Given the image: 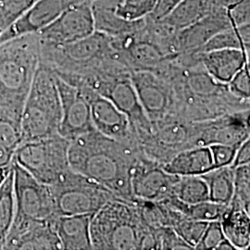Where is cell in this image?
Segmentation results:
<instances>
[{
    "instance_id": "cell-1",
    "label": "cell",
    "mask_w": 250,
    "mask_h": 250,
    "mask_svg": "<svg viewBox=\"0 0 250 250\" xmlns=\"http://www.w3.org/2000/svg\"><path fill=\"white\" fill-rule=\"evenodd\" d=\"M155 73L170 83L175 115L189 122L210 120L250 109V99L234 96L228 84L215 80L201 62L183 66L172 58Z\"/></svg>"
},
{
    "instance_id": "cell-2",
    "label": "cell",
    "mask_w": 250,
    "mask_h": 250,
    "mask_svg": "<svg viewBox=\"0 0 250 250\" xmlns=\"http://www.w3.org/2000/svg\"><path fill=\"white\" fill-rule=\"evenodd\" d=\"M140 153L94 129L70 141L68 159L72 170L99 183L117 198L134 202L131 174Z\"/></svg>"
},
{
    "instance_id": "cell-3",
    "label": "cell",
    "mask_w": 250,
    "mask_h": 250,
    "mask_svg": "<svg viewBox=\"0 0 250 250\" xmlns=\"http://www.w3.org/2000/svg\"><path fill=\"white\" fill-rule=\"evenodd\" d=\"M93 250H157L156 227L147 224L138 205L112 199L92 215Z\"/></svg>"
},
{
    "instance_id": "cell-4",
    "label": "cell",
    "mask_w": 250,
    "mask_h": 250,
    "mask_svg": "<svg viewBox=\"0 0 250 250\" xmlns=\"http://www.w3.org/2000/svg\"><path fill=\"white\" fill-rule=\"evenodd\" d=\"M39 62L37 34L0 44V111L19 122Z\"/></svg>"
},
{
    "instance_id": "cell-5",
    "label": "cell",
    "mask_w": 250,
    "mask_h": 250,
    "mask_svg": "<svg viewBox=\"0 0 250 250\" xmlns=\"http://www.w3.org/2000/svg\"><path fill=\"white\" fill-rule=\"evenodd\" d=\"M61 120L62 104L55 74L39 62L21 115V143L59 134Z\"/></svg>"
},
{
    "instance_id": "cell-6",
    "label": "cell",
    "mask_w": 250,
    "mask_h": 250,
    "mask_svg": "<svg viewBox=\"0 0 250 250\" xmlns=\"http://www.w3.org/2000/svg\"><path fill=\"white\" fill-rule=\"evenodd\" d=\"M48 187L56 216L94 214L117 198L107 188L72 169Z\"/></svg>"
},
{
    "instance_id": "cell-7",
    "label": "cell",
    "mask_w": 250,
    "mask_h": 250,
    "mask_svg": "<svg viewBox=\"0 0 250 250\" xmlns=\"http://www.w3.org/2000/svg\"><path fill=\"white\" fill-rule=\"evenodd\" d=\"M70 141L59 134L21 143L14 152V161L40 183L51 186L71 169L68 159Z\"/></svg>"
},
{
    "instance_id": "cell-8",
    "label": "cell",
    "mask_w": 250,
    "mask_h": 250,
    "mask_svg": "<svg viewBox=\"0 0 250 250\" xmlns=\"http://www.w3.org/2000/svg\"><path fill=\"white\" fill-rule=\"evenodd\" d=\"M151 124L149 133L140 141V149L162 166L179 152L199 146L197 122L170 115Z\"/></svg>"
},
{
    "instance_id": "cell-9",
    "label": "cell",
    "mask_w": 250,
    "mask_h": 250,
    "mask_svg": "<svg viewBox=\"0 0 250 250\" xmlns=\"http://www.w3.org/2000/svg\"><path fill=\"white\" fill-rule=\"evenodd\" d=\"M62 104L59 134L71 141L94 130L91 119L90 99L94 91L86 86H74L55 75Z\"/></svg>"
},
{
    "instance_id": "cell-10",
    "label": "cell",
    "mask_w": 250,
    "mask_h": 250,
    "mask_svg": "<svg viewBox=\"0 0 250 250\" xmlns=\"http://www.w3.org/2000/svg\"><path fill=\"white\" fill-rule=\"evenodd\" d=\"M13 172L16 203L14 218L44 221L56 216L49 187L37 181L15 161Z\"/></svg>"
},
{
    "instance_id": "cell-11",
    "label": "cell",
    "mask_w": 250,
    "mask_h": 250,
    "mask_svg": "<svg viewBox=\"0 0 250 250\" xmlns=\"http://www.w3.org/2000/svg\"><path fill=\"white\" fill-rule=\"evenodd\" d=\"M95 32L91 2L68 7L49 25L37 35L42 43L62 45L85 38Z\"/></svg>"
},
{
    "instance_id": "cell-12",
    "label": "cell",
    "mask_w": 250,
    "mask_h": 250,
    "mask_svg": "<svg viewBox=\"0 0 250 250\" xmlns=\"http://www.w3.org/2000/svg\"><path fill=\"white\" fill-rule=\"evenodd\" d=\"M179 175L170 174L163 166L140 153L131 174L134 200L159 202L172 196V188Z\"/></svg>"
},
{
    "instance_id": "cell-13",
    "label": "cell",
    "mask_w": 250,
    "mask_h": 250,
    "mask_svg": "<svg viewBox=\"0 0 250 250\" xmlns=\"http://www.w3.org/2000/svg\"><path fill=\"white\" fill-rule=\"evenodd\" d=\"M131 80L146 116L157 122L175 115V102L170 83L151 72H133Z\"/></svg>"
},
{
    "instance_id": "cell-14",
    "label": "cell",
    "mask_w": 250,
    "mask_h": 250,
    "mask_svg": "<svg viewBox=\"0 0 250 250\" xmlns=\"http://www.w3.org/2000/svg\"><path fill=\"white\" fill-rule=\"evenodd\" d=\"M98 94L110 100L127 116L140 146V141L149 133L152 124L144 111L131 80V75L107 81L100 86Z\"/></svg>"
},
{
    "instance_id": "cell-15",
    "label": "cell",
    "mask_w": 250,
    "mask_h": 250,
    "mask_svg": "<svg viewBox=\"0 0 250 250\" xmlns=\"http://www.w3.org/2000/svg\"><path fill=\"white\" fill-rule=\"evenodd\" d=\"M53 218L44 221L14 218L2 250H62Z\"/></svg>"
},
{
    "instance_id": "cell-16",
    "label": "cell",
    "mask_w": 250,
    "mask_h": 250,
    "mask_svg": "<svg viewBox=\"0 0 250 250\" xmlns=\"http://www.w3.org/2000/svg\"><path fill=\"white\" fill-rule=\"evenodd\" d=\"M250 109L197 122L199 146L241 145L250 138Z\"/></svg>"
},
{
    "instance_id": "cell-17",
    "label": "cell",
    "mask_w": 250,
    "mask_h": 250,
    "mask_svg": "<svg viewBox=\"0 0 250 250\" xmlns=\"http://www.w3.org/2000/svg\"><path fill=\"white\" fill-rule=\"evenodd\" d=\"M90 108L92 123L97 131L118 142L140 149L128 118L110 100L94 92L90 99Z\"/></svg>"
},
{
    "instance_id": "cell-18",
    "label": "cell",
    "mask_w": 250,
    "mask_h": 250,
    "mask_svg": "<svg viewBox=\"0 0 250 250\" xmlns=\"http://www.w3.org/2000/svg\"><path fill=\"white\" fill-rule=\"evenodd\" d=\"M72 5L74 4L71 0H38L22 16L2 32L0 44L16 37L39 33Z\"/></svg>"
},
{
    "instance_id": "cell-19",
    "label": "cell",
    "mask_w": 250,
    "mask_h": 250,
    "mask_svg": "<svg viewBox=\"0 0 250 250\" xmlns=\"http://www.w3.org/2000/svg\"><path fill=\"white\" fill-rule=\"evenodd\" d=\"M232 27L224 9H214L197 22L179 31L175 42L177 53H198L216 34Z\"/></svg>"
},
{
    "instance_id": "cell-20",
    "label": "cell",
    "mask_w": 250,
    "mask_h": 250,
    "mask_svg": "<svg viewBox=\"0 0 250 250\" xmlns=\"http://www.w3.org/2000/svg\"><path fill=\"white\" fill-rule=\"evenodd\" d=\"M199 59L208 73L223 83H228L246 64L250 63L249 54L234 48L199 52Z\"/></svg>"
},
{
    "instance_id": "cell-21",
    "label": "cell",
    "mask_w": 250,
    "mask_h": 250,
    "mask_svg": "<svg viewBox=\"0 0 250 250\" xmlns=\"http://www.w3.org/2000/svg\"><path fill=\"white\" fill-rule=\"evenodd\" d=\"M116 0H94L91 8L95 31L110 37H120L133 34L145 25L146 18L138 21H126L115 12Z\"/></svg>"
},
{
    "instance_id": "cell-22",
    "label": "cell",
    "mask_w": 250,
    "mask_h": 250,
    "mask_svg": "<svg viewBox=\"0 0 250 250\" xmlns=\"http://www.w3.org/2000/svg\"><path fill=\"white\" fill-rule=\"evenodd\" d=\"M93 214L55 216L54 227L62 250H93L90 223Z\"/></svg>"
},
{
    "instance_id": "cell-23",
    "label": "cell",
    "mask_w": 250,
    "mask_h": 250,
    "mask_svg": "<svg viewBox=\"0 0 250 250\" xmlns=\"http://www.w3.org/2000/svg\"><path fill=\"white\" fill-rule=\"evenodd\" d=\"M163 169L179 176L202 175L214 169L211 152L208 146H197L179 152Z\"/></svg>"
},
{
    "instance_id": "cell-24",
    "label": "cell",
    "mask_w": 250,
    "mask_h": 250,
    "mask_svg": "<svg viewBox=\"0 0 250 250\" xmlns=\"http://www.w3.org/2000/svg\"><path fill=\"white\" fill-rule=\"evenodd\" d=\"M224 236L236 250H249L250 246V213L232 199L221 218Z\"/></svg>"
},
{
    "instance_id": "cell-25",
    "label": "cell",
    "mask_w": 250,
    "mask_h": 250,
    "mask_svg": "<svg viewBox=\"0 0 250 250\" xmlns=\"http://www.w3.org/2000/svg\"><path fill=\"white\" fill-rule=\"evenodd\" d=\"M211 10V0H182L159 21L171 31L178 33L209 14Z\"/></svg>"
},
{
    "instance_id": "cell-26",
    "label": "cell",
    "mask_w": 250,
    "mask_h": 250,
    "mask_svg": "<svg viewBox=\"0 0 250 250\" xmlns=\"http://www.w3.org/2000/svg\"><path fill=\"white\" fill-rule=\"evenodd\" d=\"M199 176L208 186L210 201L229 205L233 195L234 169L232 166L216 168Z\"/></svg>"
},
{
    "instance_id": "cell-27",
    "label": "cell",
    "mask_w": 250,
    "mask_h": 250,
    "mask_svg": "<svg viewBox=\"0 0 250 250\" xmlns=\"http://www.w3.org/2000/svg\"><path fill=\"white\" fill-rule=\"evenodd\" d=\"M16 213L13 167L0 186V246L5 240Z\"/></svg>"
},
{
    "instance_id": "cell-28",
    "label": "cell",
    "mask_w": 250,
    "mask_h": 250,
    "mask_svg": "<svg viewBox=\"0 0 250 250\" xmlns=\"http://www.w3.org/2000/svg\"><path fill=\"white\" fill-rule=\"evenodd\" d=\"M171 206L188 219L212 222L221 220L228 205H223L215 203L210 200L199 202L196 204H188L177 197H173L170 199Z\"/></svg>"
},
{
    "instance_id": "cell-29",
    "label": "cell",
    "mask_w": 250,
    "mask_h": 250,
    "mask_svg": "<svg viewBox=\"0 0 250 250\" xmlns=\"http://www.w3.org/2000/svg\"><path fill=\"white\" fill-rule=\"evenodd\" d=\"M172 196L188 204L209 200L208 186L199 175L179 176L172 188Z\"/></svg>"
},
{
    "instance_id": "cell-30",
    "label": "cell",
    "mask_w": 250,
    "mask_h": 250,
    "mask_svg": "<svg viewBox=\"0 0 250 250\" xmlns=\"http://www.w3.org/2000/svg\"><path fill=\"white\" fill-rule=\"evenodd\" d=\"M157 2L158 0H116L115 12L126 21H138L149 16Z\"/></svg>"
},
{
    "instance_id": "cell-31",
    "label": "cell",
    "mask_w": 250,
    "mask_h": 250,
    "mask_svg": "<svg viewBox=\"0 0 250 250\" xmlns=\"http://www.w3.org/2000/svg\"><path fill=\"white\" fill-rule=\"evenodd\" d=\"M228 48L241 49L250 56V54L248 53V51L246 50L245 46L242 43L241 38L237 32L236 26L228 28L226 30L221 31L218 34H216L199 49L198 53L220 50V49H228Z\"/></svg>"
},
{
    "instance_id": "cell-32",
    "label": "cell",
    "mask_w": 250,
    "mask_h": 250,
    "mask_svg": "<svg viewBox=\"0 0 250 250\" xmlns=\"http://www.w3.org/2000/svg\"><path fill=\"white\" fill-rule=\"evenodd\" d=\"M232 198L250 213V164L234 168Z\"/></svg>"
},
{
    "instance_id": "cell-33",
    "label": "cell",
    "mask_w": 250,
    "mask_h": 250,
    "mask_svg": "<svg viewBox=\"0 0 250 250\" xmlns=\"http://www.w3.org/2000/svg\"><path fill=\"white\" fill-rule=\"evenodd\" d=\"M38 0H0V26L4 31Z\"/></svg>"
},
{
    "instance_id": "cell-34",
    "label": "cell",
    "mask_w": 250,
    "mask_h": 250,
    "mask_svg": "<svg viewBox=\"0 0 250 250\" xmlns=\"http://www.w3.org/2000/svg\"><path fill=\"white\" fill-rule=\"evenodd\" d=\"M208 224V222L196 221L187 218L175 224L172 229L188 246L195 250L205 232Z\"/></svg>"
},
{
    "instance_id": "cell-35",
    "label": "cell",
    "mask_w": 250,
    "mask_h": 250,
    "mask_svg": "<svg viewBox=\"0 0 250 250\" xmlns=\"http://www.w3.org/2000/svg\"><path fill=\"white\" fill-rule=\"evenodd\" d=\"M157 250H193L171 227H156Z\"/></svg>"
},
{
    "instance_id": "cell-36",
    "label": "cell",
    "mask_w": 250,
    "mask_h": 250,
    "mask_svg": "<svg viewBox=\"0 0 250 250\" xmlns=\"http://www.w3.org/2000/svg\"><path fill=\"white\" fill-rule=\"evenodd\" d=\"M225 238L222 228L221 221L208 222L200 241L198 242L195 250H216L217 246Z\"/></svg>"
},
{
    "instance_id": "cell-37",
    "label": "cell",
    "mask_w": 250,
    "mask_h": 250,
    "mask_svg": "<svg viewBox=\"0 0 250 250\" xmlns=\"http://www.w3.org/2000/svg\"><path fill=\"white\" fill-rule=\"evenodd\" d=\"M232 94L243 99H250V63L246 64L228 83Z\"/></svg>"
},
{
    "instance_id": "cell-38",
    "label": "cell",
    "mask_w": 250,
    "mask_h": 250,
    "mask_svg": "<svg viewBox=\"0 0 250 250\" xmlns=\"http://www.w3.org/2000/svg\"><path fill=\"white\" fill-rule=\"evenodd\" d=\"M240 145H223V144H215L208 146L212 160L214 169L230 166L234 159L235 153L237 151Z\"/></svg>"
},
{
    "instance_id": "cell-39",
    "label": "cell",
    "mask_w": 250,
    "mask_h": 250,
    "mask_svg": "<svg viewBox=\"0 0 250 250\" xmlns=\"http://www.w3.org/2000/svg\"><path fill=\"white\" fill-rule=\"evenodd\" d=\"M246 164H250V138L244 141L239 146L237 151L235 153L234 159L230 166H232L234 169L236 167Z\"/></svg>"
},
{
    "instance_id": "cell-40",
    "label": "cell",
    "mask_w": 250,
    "mask_h": 250,
    "mask_svg": "<svg viewBox=\"0 0 250 250\" xmlns=\"http://www.w3.org/2000/svg\"><path fill=\"white\" fill-rule=\"evenodd\" d=\"M181 1L182 0H158L156 8L149 16L151 18L155 19V20H160V19L163 18L176 5H178Z\"/></svg>"
},
{
    "instance_id": "cell-41",
    "label": "cell",
    "mask_w": 250,
    "mask_h": 250,
    "mask_svg": "<svg viewBox=\"0 0 250 250\" xmlns=\"http://www.w3.org/2000/svg\"><path fill=\"white\" fill-rule=\"evenodd\" d=\"M244 1H246V0H211L212 10L213 9L227 10V9H231L232 7L236 6L237 4L244 2Z\"/></svg>"
},
{
    "instance_id": "cell-42",
    "label": "cell",
    "mask_w": 250,
    "mask_h": 250,
    "mask_svg": "<svg viewBox=\"0 0 250 250\" xmlns=\"http://www.w3.org/2000/svg\"><path fill=\"white\" fill-rule=\"evenodd\" d=\"M216 250H236L232 246V243L229 241L226 237L222 240V242L217 246Z\"/></svg>"
},
{
    "instance_id": "cell-43",
    "label": "cell",
    "mask_w": 250,
    "mask_h": 250,
    "mask_svg": "<svg viewBox=\"0 0 250 250\" xmlns=\"http://www.w3.org/2000/svg\"><path fill=\"white\" fill-rule=\"evenodd\" d=\"M2 32H3V30H2V28H1V26H0V35L2 34Z\"/></svg>"
}]
</instances>
